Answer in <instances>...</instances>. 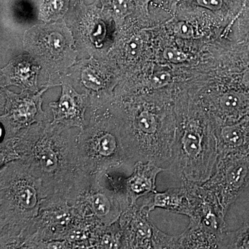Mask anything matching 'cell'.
Returning <instances> with one entry per match:
<instances>
[{"instance_id": "cell-16", "label": "cell", "mask_w": 249, "mask_h": 249, "mask_svg": "<svg viewBox=\"0 0 249 249\" xmlns=\"http://www.w3.org/2000/svg\"><path fill=\"white\" fill-rule=\"evenodd\" d=\"M211 107L222 124H232L249 115V96L233 90L224 91L211 99ZM217 125V126H219Z\"/></svg>"}, {"instance_id": "cell-24", "label": "cell", "mask_w": 249, "mask_h": 249, "mask_svg": "<svg viewBox=\"0 0 249 249\" xmlns=\"http://www.w3.org/2000/svg\"><path fill=\"white\" fill-rule=\"evenodd\" d=\"M174 34L179 38L188 40L195 36V30L190 23L186 21H180L175 24Z\"/></svg>"}, {"instance_id": "cell-29", "label": "cell", "mask_w": 249, "mask_h": 249, "mask_svg": "<svg viewBox=\"0 0 249 249\" xmlns=\"http://www.w3.org/2000/svg\"><path fill=\"white\" fill-rule=\"evenodd\" d=\"M173 1H174V3H175V2H176L177 1H178V0H173Z\"/></svg>"}, {"instance_id": "cell-2", "label": "cell", "mask_w": 249, "mask_h": 249, "mask_svg": "<svg viewBox=\"0 0 249 249\" xmlns=\"http://www.w3.org/2000/svg\"><path fill=\"white\" fill-rule=\"evenodd\" d=\"M113 108L120 124L124 150L132 166L137 161L152 162L159 166L169 163L176 124L166 109L146 101L116 105Z\"/></svg>"}, {"instance_id": "cell-28", "label": "cell", "mask_w": 249, "mask_h": 249, "mask_svg": "<svg viewBox=\"0 0 249 249\" xmlns=\"http://www.w3.org/2000/svg\"><path fill=\"white\" fill-rule=\"evenodd\" d=\"M249 0H244L243 3H242V7H241L240 11H239V13H240V14H242V12L245 11L246 6H247V4H249Z\"/></svg>"}, {"instance_id": "cell-22", "label": "cell", "mask_w": 249, "mask_h": 249, "mask_svg": "<svg viewBox=\"0 0 249 249\" xmlns=\"http://www.w3.org/2000/svg\"><path fill=\"white\" fill-rule=\"evenodd\" d=\"M170 72L161 70L153 73L150 80V87L152 89H158L168 86L173 81Z\"/></svg>"}, {"instance_id": "cell-23", "label": "cell", "mask_w": 249, "mask_h": 249, "mask_svg": "<svg viewBox=\"0 0 249 249\" xmlns=\"http://www.w3.org/2000/svg\"><path fill=\"white\" fill-rule=\"evenodd\" d=\"M163 56L167 61L174 64L181 63L187 60L188 55L182 51L175 47H166L163 52Z\"/></svg>"}, {"instance_id": "cell-26", "label": "cell", "mask_w": 249, "mask_h": 249, "mask_svg": "<svg viewBox=\"0 0 249 249\" xmlns=\"http://www.w3.org/2000/svg\"><path fill=\"white\" fill-rule=\"evenodd\" d=\"M139 9L145 14L148 13V6L150 3L153 0H133Z\"/></svg>"}, {"instance_id": "cell-25", "label": "cell", "mask_w": 249, "mask_h": 249, "mask_svg": "<svg viewBox=\"0 0 249 249\" xmlns=\"http://www.w3.org/2000/svg\"><path fill=\"white\" fill-rule=\"evenodd\" d=\"M142 42L138 36L132 37L126 45V52L131 57H136L142 51Z\"/></svg>"}, {"instance_id": "cell-20", "label": "cell", "mask_w": 249, "mask_h": 249, "mask_svg": "<svg viewBox=\"0 0 249 249\" xmlns=\"http://www.w3.org/2000/svg\"><path fill=\"white\" fill-rule=\"evenodd\" d=\"M65 12L64 0H43L40 9V18L44 22L56 20Z\"/></svg>"}, {"instance_id": "cell-18", "label": "cell", "mask_w": 249, "mask_h": 249, "mask_svg": "<svg viewBox=\"0 0 249 249\" xmlns=\"http://www.w3.org/2000/svg\"><path fill=\"white\" fill-rule=\"evenodd\" d=\"M123 232L119 220L98 229L93 249H122Z\"/></svg>"}, {"instance_id": "cell-6", "label": "cell", "mask_w": 249, "mask_h": 249, "mask_svg": "<svg viewBox=\"0 0 249 249\" xmlns=\"http://www.w3.org/2000/svg\"><path fill=\"white\" fill-rule=\"evenodd\" d=\"M77 214L102 226L119 220L121 214L131 206L126 196L118 194L103 182L101 175L81 171L68 201Z\"/></svg>"}, {"instance_id": "cell-11", "label": "cell", "mask_w": 249, "mask_h": 249, "mask_svg": "<svg viewBox=\"0 0 249 249\" xmlns=\"http://www.w3.org/2000/svg\"><path fill=\"white\" fill-rule=\"evenodd\" d=\"M198 199V183L183 181L179 188H170L162 193L144 196L142 206L150 212L156 208L191 218L194 215Z\"/></svg>"}, {"instance_id": "cell-5", "label": "cell", "mask_w": 249, "mask_h": 249, "mask_svg": "<svg viewBox=\"0 0 249 249\" xmlns=\"http://www.w3.org/2000/svg\"><path fill=\"white\" fill-rule=\"evenodd\" d=\"M108 106L104 111L103 106L93 107L89 124L77 134L78 168L89 175H102L123 166H132L123 145L117 115L114 108Z\"/></svg>"}, {"instance_id": "cell-4", "label": "cell", "mask_w": 249, "mask_h": 249, "mask_svg": "<svg viewBox=\"0 0 249 249\" xmlns=\"http://www.w3.org/2000/svg\"><path fill=\"white\" fill-rule=\"evenodd\" d=\"M182 112L176 124L173 155L167 171L181 182L202 183L211 178L217 163L215 127L196 110Z\"/></svg>"}, {"instance_id": "cell-8", "label": "cell", "mask_w": 249, "mask_h": 249, "mask_svg": "<svg viewBox=\"0 0 249 249\" xmlns=\"http://www.w3.org/2000/svg\"><path fill=\"white\" fill-rule=\"evenodd\" d=\"M202 184L213 193L227 214L249 185V155L218 157L213 173Z\"/></svg>"}, {"instance_id": "cell-7", "label": "cell", "mask_w": 249, "mask_h": 249, "mask_svg": "<svg viewBox=\"0 0 249 249\" xmlns=\"http://www.w3.org/2000/svg\"><path fill=\"white\" fill-rule=\"evenodd\" d=\"M24 35V49L46 69L58 71L74 62L73 40L65 23L35 27Z\"/></svg>"}, {"instance_id": "cell-10", "label": "cell", "mask_w": 249, "mask_h": 249, "mask_svg": "<svg viewBox=\"0 0 249 249\" xmlns=\"http://www.w3.org/2000/svg\"><path fill=\"white\" fill-rule=\"evenodd\" d=\"M147 207L136 204L127 208L119 219L123 232L122 249H153L157 227L149 218Z\"/></svg>"}, {"instance_id": "cell-13", "label": "cell", "mask_w": 249, "mask_h": 249, "mask_svg": "<svg viewBox=\"0 0 249 249\" xmlns=\"http://www.w3.org/2000/svg\"><path fill=\"white\" fill-rule=\"evenodd\" d=\"M40 69L34 57L19 55L1 70V87L14 85L22 91H38L37 83Z\"/></svg>"}, {"instance_id": "cell-9", "label": "cell", "mask_w": 249, "mask_h": 249, "mask_svg": "<svg viewBox=\"0 0 249 249\" xmlns=\"http://www.w3.org/2000/svg\"><path fill=\"white\" fill-rule=\"evenodd\" d=\"M48 89L47 87L36 92L22 91L21 93L1 90L0 119L4 127V139L14 137L33 124L47 122L42 97Z\"/></svg>"}, {"instance_id": "cell-17", "label": "cell", "mask_w": 249, "mask_h": 249, "mask_svg": "<svg viewBox=\"0 0 249 249\" xmlns=\"http://www.w3.org/2000/svg\"><path fill=\"white\" fill-rule=\"evenodd\" d=\"M225 232L218 234L210 231L190 220L186 230L176 235V249H222Z\"/></svg>"}, {"instance_id": "cell-19", "label": "cell", "mask_w": 249, "mask_h": 249, "mask_svg": "<svg viewBox=\"0 0 249 249\" xmlns=\"http://www.w3.org/2000/svg\"><path fill=\"white\" fill-rule=\"evenodd\" d=\"M222 249H249V217L235 231H226Z\"/></svg>"}, {"instance_id": "cell-1", "label": "cell", "mask_w": 249, "mask_h": 249, "mask_svg": "<svg viewBox=\"0 0 249 249\" xmlns=\"http://www.w3.org/2000/svg\"><path fill=\"white\" fill-rule=\"evenodd\" d=\"M71 128L54 123L36 124L11 138L0 147V165L20 160L43 182L47 198L66 201L80 170L77 155V134Z\"/></svg>"}, {"instance_id": "cell-21", "label": "cell", "mask_w": 249, "mask_h": 249, "mask_svg": "<svg viewBox=\"0 0 249 249\" xmlns=\"http://www.w3.org/2000/svg\"><path fill=\"white\" fill-rule=\"evenodd\" d=\"M113 17L116 22H122L134 9L133 0H109Z\"/></svg>"}, {"instance_id": "cell-14", "label": "cell", "mask_w": 249, "mask_h": 249, "mask_svg": "<svg viewBox=\"0 0 249 249\" xmlns=\"http://www.w3.org/2000/svg\"><path fill=\"white\" fill-rule=\"evenodd\" d=\"M218 157L249 155V119L215 127Z\"/></svg>"}, {"instance_id": "cell-3", "label": "cell", "mask_w": 249, "mask_h": 249, "mask_svg": "<svg viewBox=\"0 0 249 249\" xmlns=\"http://www.w3.org/2000/svg\"><path fill=\"white\" fill-rule=\"evenodd\" d=\"M43 182L20 160L0 170V248L19 249L24 231L47 199Z\"/></svg>"}, {"instance_id": "cell-27", "label": "cell", "mask_w": 249, "mask_h": 249, "mask_svg": "<svg viewBox=\"0 0 249 249\" xmlns=\"http://www.w3.org/2000/svg\"><path fill=\"white\" fill-rule=\"evenodd\" d=\"M242 84L246 89L249 90V69L246 70L242 75Z\"/></svg>"}, {"instance_id": "cell-12", "label": "cell", "mask_w": 249, "mask_h": 249, "mask_svg": "<svg viewBox=\"0 0 249 249\" xmlns=\"http://www.w3.org/2000/svg\"><path fill=\"white\" fill-rule=\"evenodd\" d=\"M62 92L56 102L49 104L53 113L54 124L70 128L81 129L85 125V114L87 107L91 106L88 93L77 92L70 83L62 82Z\"/></svg>"}, {"instance_id": "cell-15", "label": "cell", "mask_w": 249, "mask_h": 249, "mask_svg": "<svg viewBox=\"0 0 249 249\" xmlns=\"http://www.w3.org/2000/svg\"><path fill=\"white\" fill-rule=\"evenodd\" d=\"M130 176L124 178V188L131 205L137 204L140 198L156 193L157 175L166 168L152 162L137 161L132 168Z\"/></svg>"}]
</instances>
